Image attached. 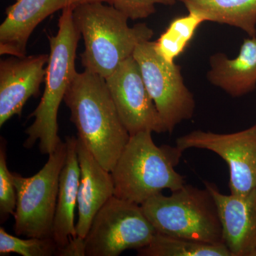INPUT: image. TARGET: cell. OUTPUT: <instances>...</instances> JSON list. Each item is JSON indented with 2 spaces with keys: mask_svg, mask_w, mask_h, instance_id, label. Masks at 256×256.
<instances>
[{
  "mask_svg": "<svg viewBox=\"0 0 256 256\" xmlns=\"http://www.w3.org/2000/svg\"><path fill=\"white\" fill-rule=\"evenodd\" d=\"M64 101L78 138L111 172L130 134L121 121L106 78L89 70L77 72Z\"/></svg>",
  "mask_w": 256,
  "mask_h": 256,
  "instance_id": "6da1fadb",
  "label": "cell"
},
{
  "mask_svg": "<svg viewBox=\"0 0 256 256\" xmlns=\"http://www.w3.org/2000/svg\"><path fill=\"white\" fill-rule=\"evenodd\" d=\"M73 18L85 44L82 66L106 79L132 56L140 44L150 41L154 35L146 23L130 26L126 14L106 3L76 5Z\"/></svg>",
  "mask_w": 256,
  "mask_h": 256,
  "instance_id": "7a4b0ae2",
  "label": "cell"
},
{
  "mask_svg": "<svg viewBox=\"0 0 256 256\" xmlns=\"http://www.w3.org/2000/svg\"><path fill=\"white\" fill-rule=\"evenodd\" d=\"M73 10L72 5L62 10L56 34L48 36L50 53L44 92L36 108L30 114V118H34V120L25 130L28 137L24 146L32 148L40 140V150L43 154L50 156L62 142L58 134V110L77 73L76 57L82 34L74 23Z\"/></svg>",
  "mask_w": 256,
  "mask_h": 256,
  "instance_id": "3957f363",
  "label": "cell"
},
{
  "mask_svg": "<svg viewBox=\"0 0 256 256\" xmlns=\"http://www.w3.org/2000/svg\"><path fill=\"white\" fill-rule=\"evenodd\" d=\"M152 134L142 131L130 138L111 172L114 196L142 205L164 190L173 192L185 184V176L174 169L182 152L176 146H156Z\"/></svg>",
  "mask_w": 256,
  "mask_h": 256,
  "instance_id": "277c9868",
  "label": "cell"
},
{
  "mask_svg": "<svg viewBox=\"0 0 256 256\" xmlns=\"http://www.w3.org/2000/svg\"><path fill=\"white\" fill-rule=\"evenodd\" d=\"M158 233L208 242L224 244L216 204L210 190L186 184L165 196L154 195L141 205Z\"/></svg>",
  "mask_w": 256,
  "mask_h": 256,
  "instance_id": "5b68a950",
  "label": "cell"
},
{
  "mask_svg": "<svg viewBox=\"0 0 256 256\" xmlns=\"http://www.w3.org/2000/svg\"><path fill=\"white\" fill-rule=\"evenodd\" d=\"M67 144L62 142L38 172L24 178L12 172L16 192L14 230L26 238L52 237L60 172L65 163Z\"/></svg>",
  "mask_w": 256,
  "mask_h": 256,
  "instance_id": "8992f818",
  "label": "cell"
},
{
  "mask_svg": "<svg viewBox=\"0 0 256 256\" xmlns=\"http://www.w3.org/2000/svg\"><path fill=\"white\" fill-rule=\"evenodd\" d=\"M156 233L141 205L112 196L96 214L85 238L86 256H118L149 245Z\"/></svg>",
  "mask_w": 256,
  "mask_h": 256,
  "instance_id": "52a82bcc",
  "label": "cell"
},
{
  "mask_svg": "<svg viewBox=\"0 0 256 256\" xmlns=\"http://www.w3.org/2000/svg\"><path fill=\"white\" fill-rule=\"evenodd\" d=\"M132 56L168 132H172L178 124L193 117L196 107L194 97L184 82L181 67L163 60L154 50V42L140 44Z\"/></svg>",
  "mask_w": 256,
  "mask_h": 256,
  "instance_id": "ba28073f",
  "label": "cell"
},
{
  "mask_svg": "<svg viewBox=\"0 0 256 256\" xmlns=\"http://www.w3.org/2000/svg\"><path fill=\"white\" fill-rule=\"evenodd\" d=\"M176 146L182 152L190 148L207 150L225 160L232 194H244L256 188V124L227 134L192 131L178 138Z\"/></svg>",
  "mask_w": 256,
  "mask_h": 256,
  "instance_id": "9c48e42d",
  "label": "cell"
},
{
  "mask_svg": "<svg viewBox=\"0 0 256 256\" xmlns=\"http://www.w3.org/2000/svg\"><path fill=\"white\" fill-rule=\"evenodd\" d=\"M106 80L121 121L130 136L146 130L168 132L132 56Z\"/></svg>",
  "mask_w": 256,
  "mask_h": 256,
  "instance_id": "30bf717a",
  "label": "cell"
},
{
  "mask_svg": "<svg viewBox=\"0 0 256 256\" xmlns=\"http://www.w3.org/2000/svg\"><path fill=\"white\" fill-rule=\"evenodd\" d=\"M50 55L12 56L0 62V126L21 117L28 99L36 97L46 76Z\"/></svg>",
  "mask_w": 256,
  "mask_h": 256,
  "instance_id": "8fae6325",
  "label": "cell"
},
{
  "mask_svg": "<svg viewBox=\"0 0 256 256\" xmlns=\"http://www.w3.org/2000/svg\"><path fill=\"white\" fill-rule=\"evenodd\" d=\"M204 183L218 208L224 244L232 256H252L256 249V188L244 194L226 195L214 183Z\"/></svg>",
  "mask_w": 256,
  "mask_h": 256,
  "instance_id": "7c38bea8",
  "label": "cell"
},
{
  "mask_svg": "<svg viewBox=\"0 0 256 256\" xmlns=\"http://www.w3.org/2000/svg\"><path fill=\"white\" fill-rule=\"evenodd\" d=\"M76 150L80 178L76 229L77 236L85 239L96 214L114 196V186L110 172L98 162L78 138Z\"/></svg>",
  "mask_w": 256,
  "mask_h": 256,
  "instance_id": "4fadbf2b",
  "label": "cell"
},
{
  "mask_svg": "<svg viewBox=\"0 0 256 256\" xmlns=\"http://www.w3.org/2000/svg\"><path fill=\"white\" fill-rule=\"evenodd\" d=\"M69 5V0H16L0 26V54H26L28 38L38 24Z\"/></svg>",
  "mask_w": 256,
  "mask_h": 256,
  "instance_id": "5bb4252c",
  "label": "cell"
},
{
  "mask_svg": "<svg viewBox=\"0 0 256 256\" xmlns=\"http://www.w3.org/2000/svg\"><path fill=\"white\" fill-rule=\"evenodd\" d=\"M208 82L234 98L256 88V36L244 40L238 56L229 58L223 53L212 55Z\"/></svg>",
  "mask_w": 256,
  "mask_h": 256,
  "instance_id": "9a60e30c",
  "label": "cell"
},
{
  "mask_svg": "<svg viewBox=\"0 0 256 256\" xmlns=\"http://www.w3.org/2000/svg\"><path fill=\"white\" fill-rule=\"evenodd\" d=\"M67 154L60 178L58 197L54 220L52 238L58 248L65 246L72 238H76L75 210L78 204L80 168L77 154V138H66Z\"/></svg>",
  "mask_w": 256,
  "mask_h": 256,
  "instance_id": "2e32d148",
  "label": "cell"
},
{
  "mask_svg": "<svg viewBox=\"0 0 256 256\" xmlns=\"http://www.w3.org/2000/svg\"><path fill=\"white\" fill-rule=\"evenodd\" d=\"M188 12L213 22L240 28L256 36V0H178Z\"/></svg>",
  "mask_w": 256,
  "mask_h": 256,
  "instance_id": "e0dca14e",
  "label": "cell"
},
{
  "mask_svg": "<svg viewBox=\"0 0 256 256\" xmlns=\"http://www.w3.org/2000/svg\"><path fill=\"white\" fill-rule=\"evenodd\" d=\"M140 256H232L224 244H208L170 236L156 232L146 247L138 250Z\"/></svg>",
  "mask_w": 256,
  "mask_h": 256,
  "instance_id": "ac0fdd59",
  "label": "cell"
},
{
  "mask_svg": "<svg viewBox=\"0 0 256 256\" xmlns=\"http://www.w3.org/2000/svg\"><path fill=\"white\" fill-rule=\"evenodd\" d=\"M205 22L200 15L188 12V15L175 18L156 41L154 50L166 62L175 63L193 38L197 28Z\"/></svg>",
  "mask_w": 256,
  "mask_h": 256,
  "instance_id": "d6986e66",
  "label": "cell"
},
{
  "mask_svg": "<svg viewBox=\"0 0 256 256\" xmlns=\"http://www.w3.org/2000/svg\"><path fill=\"white\" fill-rule=\"evenodd\" d=\"M58 246L50 238H20L0 228V256L16 254L22 256H56Z\"/></svg>",
  "mask_w": 256,
  "mask_h": 256,
  "instance_id": "ffe728a7",
  "label": "cell"
},
{
  "mask_svg": "<svg viewBox=\"0 0 256 256\" xmlns=\"http://www.w3.org/2000/svg\"><path fill=\"white\" fill-rule=\"evenodd\" d=\"M90 2L106 3L124 13L129 20H137L154 14L156 4L172 6L176 4V0H69V5L74 6Z\"/></svg>",
  "mask_w": 256,
  "mask_h": 256,
  "instance_id": "44dd1931",
  "label": "cell"
},
{
  "mask_svg": "<svg viewBox=\"0 0 256 256\" xmlns=\"http://www.w3.org/2000/svg\"><path fill=\"white\" fill-rule=\"evenodd\" d=\"M16 205V192L12 172L6 164V144L1 140L0 146V220L1 223L14 216Z\"/></svg>",
  "mask_w": 256,
  "mask_h": 256,
  "instance_id": "7402d4cb",
  "label": "cell"
},
{
  "mask_svg": "<svg viewBox=\"0 0 256 256\" xmlns=\"http://www.w3.org/2000/svg\"><path fill=\"white\" fill-rule=\"evenodd\" d=\"M58 256H86L85 239L77 236L72 238L65 246L58 248Z\"/></svg>",
  "mask_w": 256,
  "mask_h": 256,
  "instance_id": "603a6c76",
  "label": "cell"
},
{
  "mask_svg": "<svg viewBox=\"0 0 256 256\" xmlns=\"http://www.w3.org/2000/svg\"><path fill=\"white\" fill-rule=\"evenodd\" d=\"M252 256H256V249L255 250V252H252Z\"/></svg>",
  "mask_w": 256,
  "mask_h": 256,
  "instance_id": "cb8c5ba5",
  "label": "cell"
}]
</instances>
